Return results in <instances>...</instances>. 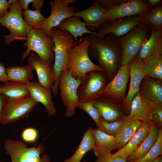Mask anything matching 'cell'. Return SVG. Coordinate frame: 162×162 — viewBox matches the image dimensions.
Listing matches in <instances>:
<instances>
[{
    "label": "cell",
    "instance_id": "cell-1",
    "mask_svg": "<svg viewBox=\"0 0 162 162\" xmlns=\"http://www.w3.org/2000/svg\"><path fill=\"white\" fill-rule=\"evenodd\" d=\"M89 37V54L104 70L109 82L122 65V50L118 38L111 34L102 38L90 34Z\"/></svg>",
    "mask_w": 162,
    "mask_h": 162
},
{
    "label": "cell",
    "instance_id": "cell-2",
    "mask_svg": "<svg viewBox=\"0 0 162 162\" xmlns=\"http://www.w3.org/2000/svg\"><path fill=\"white\" fill-rule=\"evenodd\" d=\"M50 32L54 43V63L52 65V71L55 82L52 90L54 96H56L58 94L60 75L65 68L68 51L76 46L78 43L67 31L53 27Z\"/></svg>",
    "mask_w": 162,
    "mask_h": 162
},
{
    "label": "cell",
    "instance_id": "cell-3",
    "mask_svg": "<svg viewBox=\"0 0 162 162\" xmlns=\"http://www.w3.org/2000/svg\"><path fill=\"white\" fill-rule=\"evenodd\" d=\"M90 37L86 36L76 46L68 52L65 69L75 78L83 79L89 72L94 71H105L98 64L94 63L89 56Z\"/></svg>",
    "mask_w": 162,
    "mask_h": 162
},
{
    "label": "cell",
    "instance_id": "cell-4",
    "mask_svg": "<svg viewBox=\"0 0 162 162\" xmlns=\"http://www.w3.org/2000/svg\"><path fill=\"white\" fill-rule=\"evenodd\" d=\"M9 8L8 14L0 19V24L7 28L10 33L0 36L3 37L4 41L6 44L16 41H26L32 28L25 21L18 1L11 4Z\"/></svg>",
    "mask_w": 162,
    "mask_h": 162
},
{
    "label": "cell",
    "instance_id": "cell-5",
    "mask_svg": "<svg viewBox=\"0 0 162 162\" xmlns=\"http://www.w3.org/2000/svg\"><path fill=\"white\" fill-rule=\"evenodd\" d=\"M4 145L11 162H51L46 154H43L45 150L43 143L28 147L27 144L21 141L8 139L5 140Z\"/></svg>",
    "mask_w": 162,
    "mask_h": 162
},
{
    "label": "cell",
    "instance_id": "cell-6",
    "mask_svg": "<svg viewBox=\"0 0 162 162\" xmlns=\"http://www.w3.org/2000/svg\"><path fill=\"white\" fill-rule=\"evenodd\" d=\"M150 34L149 25L142 22L124 36L118 38L122 50V65L130 63L136 56Z\"/></svg>",
    "mask_w": 162,
    "mask_h": 162
},
{
    "label": "cell",
    "instance_id": "cell-7",
    "mask_svg": "<svg viewBox=\"0 0 162 162\" xmlns=\"http://www.w3.org/2000/svg\"><path fill=\"white\" fill-rule=\"evenodd\" d=\"M22 46L26 47L27 49L22 56V62L30 55L32 51L35 52L38 56L45 61L52 62L54 59L53 39L40 28H32L26 42Z\"/></svg>",
    "mask_w": 162,
    "mask_h": 162
},
{
    "label": "cell",
    "instance_id": "cell-8",
    "mask_svg": "<svg viewBox=\"0 0 162 162\" xmlns=\"http://www.w3.org/2000/svg\"><path fill=\"white\" fill-rule=\"evenodd\" d=\"M82 79L74 77L66 69L61 72L59 77L58 89L62 101L65 106L66 117L74 116L79 103L77 90Z\"/></svg>",
    "mask_w": 162,
    "mask_h": 162
},
{
    "label": "cell",
    "instance_id": "cell-9",
    "mask_svg": "<svg viewBox=\"0 0 162 162\" xmlns=\"http://www.w3.org/2000/svg\"><path fill=\"white\" fill-rule=\"evenodd\" d=\"M108 82L105 71H94L88 73L77 90L79 103L93 101L101 97Z\"/></svg>",
    "mask_w": 162,
    "mask_h": 162
},
{
    "label": "cell",
    "instance_id": "cell-10",
    "mask_svg": "<svg viewBox=\"0 0 162 162\" xmlns=\"http://www.w3.org/2000/svg\"><path fill=\"white\" fill-rule=\"evenodd\" d=\"M38 103L30 97L16 99L6 98L1 124H10L21 118L28 117Z\"/></svg>",
    "mask_w": 162,
    "mask_h": 162
},
{
    "label": "cell",
    "instance_id": "cell-11",
    "mask_svg": "<svg viewBox=\"0 0 162 162\" xmlns=\"http://www.w3.org/2000/svg\"><path fill=\"white\" fill-rule=\"evenodd\" d=\"M141 21V16L138 15L106 22L96 32L97 36L102 38L111 34L117 38L123 37L138 26Z\"/></svg>",
    "mask_w": 162,
    "mask_h": 162
},
{
    "label": "cell",
    "instance_id": "cell-12",
    "mask_svg": "<svg viewBox=\"0 0 162 162\" xmlns=\"http://www.w3.org/2000/svg\"><path fill=\"white\" fill-rule=\"evenodd\" d=\"M130 77V63L121 65L107 84L103 95L115 102L122 103L126 96V90Z\"/></svg>",
    "mask_w": 162,
    "mask_h": 162
},
{
    "label": "cell",
    "instance_id": "cell-13",
    "mask_svg": "<svg viewBox=\"0 0 162 162\" xmlns=\"http://www.w3.org/2000/svg\"><path fill=\"white\" fill-rule=\"evenodd\" d=\"M50 4V15L34 28H40L48 36L52 37L51 28L56 27L64 19L74 16L76 11L75 7L66 5L63 0L51 1Z\"/></svg>",
    "mask_w": 162,
    "mask_h": 162
},
{
    "label": "cell",
    "instance_id": "cell-14",
    "mask_svg": "<svg viewBox=\"0 0 162 162\" xmlns=\"http://www.w3.org/2000/svg\"><path fill=\"white\" fill-rule=\"evenodd\" d=\"M150 9L142 0H127L106 10L105 22L136 15L142 16Z\"/></svg>",
    "mask_w": 162,
    "mask_h": 162
},
{
    "label": "cell",
    "instance_id": "cell-15",
    "mask_svg": "<svg viewBox=\"0 0 162 162\" xmlns=\"http://www.w3.org/2000/svg\"><path fill=\"white\" fill-rule=\"evenodd\" d=\"M130 65V82L129 89L122 103L123 109L127 116L130 113L133 99L136 94L139 92L141 82L146 76L142 68L141 62L136 57L131 61Z\"/></svg>",
    "mask_w": 162,
    "mask_h": 162
},
{
    "label": "cell",
    "instance_id": "cell-16",
    "mask_svg": "<svg viewBox=\"0 0 162 162\" xmlns=\"http://www.w3.org/2000/svg\"><path fill=\"white\" fill-rule=\"evenodd\" d=\"M155 104L138 92L133 99L130 113L126 118L129 120H138L142 122H153Z\"/></svg>",
    "mask_w": 162,
    "mask_h": 162
},
{
    "label": "cell",
    "instance_id": "cell-17",
    "mask_svg": "<svg viewBox=\"0 0 162 162\" xmlns=\"http://www.w3.org/2000/svg\"><path fill=\"white\" fill-rule=\"evenodd\" d=\"M102 118L108 122H112L125 118L126 116L123 110L115 102L102 95L93 101Z\"/></svg>",
    "mask_w": 162,
    "mask_h": 162
},
{
    "label": "cell",
    "instance_id": "cell-18",
    "mask_svg": "<svg viewBox=\"0 0 162 162\" xmlns=\"http://www.w3.org/2000/svg\"><path fill=\"white\" fill-rule=\"evenodd\" d=\"M28 62L35 70L38 82L42 86L52 89L55 82L52 62L44 60L33 53L29 57Z\"/></svg>",
    "mask_w": 162,
    "mask_h": 162
},
{
    "label": "cell",
    "instance_id": "cell-19",
    "mask_svg": "<svg viewBox=\"0 0 162 162\" xmlns=\"http://www.w3.org/2000/svg\"><path fill=\"white\" fill-rule=\"evenodd\" d=\"M30 97L34 100L42 104L48 115H55L56 109L52 99V89L41 85L38 82L31 81L27 84Z\"/></svg>",
    "mask_w": 162,
    "mask_h": 162
},
{
    "label": "cell",
    "instance_id": "cell-20",
    "mask_svg": "<svg viewBox=\"0 0 162 162\" xmlns=\"http://www.w3.org/2000/svg\"><path fill=\"white\" fill-rule=\"evenodd\" d=\"M149 26L150 30L149 37L135 57L140 61L153 56L162 55V30L151 25Z\"/></svg>",
    "mask_w": 162,
    "mask_h": 162
},
{
    "label": "cell",
    "instance_id": "cell-21",
    "mask_svg": "<svg viewBox=\"0 0 162 162\" xmlns=\"http://www.w3.org/2000/svg\"><path fill=\"white\" fill-rule=\"evenodd\" d=\"M95 143L92 150L97 157L110 155L112 151L117 148L114 136L109 135L97 128L93 129Z\"/></svg>",
    "mask_w": 162,
    "mask_h": 162
},
{
    "label": "cell",
    "instance_id": "cell-22",
    "mask_svg": "<svg viewBox=\"0 0 162 162\" xmlns=\"http://www.w3.org/2000/svg\"><path fill=\"white\" fill-rule=\"evenodd\" d=\"M92 6L83 10L76 11L74 16L82 18L90 29H98L105 22L106 10L92 1Z\"/></svg>",
    "mask_w": 162,
    "mask_h": 162
},
{
    "label": "cell",
    "instance_id": "cell-23",
    "mask_svg": "<svg viewBox=\"0 0 162 162\" xmlns=\"http://www.w3.org/2000/svg\"><path fill=\"white\" fill-rule=\"evenodd\" d=\"M153 122H143L134 135L123 147L112 155L127 159L147 136Z\"/></svg>",
    "mask_w": 162,
    "mask_h": 162
},
{
    "label": "cell",
    "instance_id": "cell-24",
    "mask_svg": "<svg viewBox=\"0 0 162 162\" xmlns=\"http://www.w3.org/2000/svg\"><path fill=\"white\" fill-rule=\"evenodd\" d=\"M139 93L155 104L162 105V81L145 76L140 83Z\"/></svg>",
    "mask_w": 162,
    "mask_h": 162
},
{
    "label": "cell",
    "instance_id": "cell-25",
    "mask_svg": "<svg viewBox=\"0 0 162 162\" xmlns=\"http://www.w3.org/2000/svg\"><path fill=\"white\" fill-rule=\"evenodd\" d=\"M86 27V24L81 21L80 17L74 16L64 19L56 28L69 32L78 43V38L82 37L84 34H89L97 36L96 32L89 30Z\"/></svg>",
    "mask_w": 162,
    "mask_h": 162
},
{
    "label": "cell",
    "instance_id": "cell-26",
    "mask_svg": "<svg viewBox=\"0 0 162 162\" xmlns=\"http://www.w3.org/2000/svg\"><path fill=\"white\" fill-rule=\"evenodd\" d=\"M160 128L154 122L148 135L138 147L127 158V162L138 160L146 155L158 140Z\"/></svg>",
    "mask_w": 162,
    "mask_h": 162
},
{
    "label": "cell",
    "instance_id": "cell-27",
    "mask_svg": "<svg viewBox=\"0 0 162 162\" xmlns=\"http://www.w3.org/2000/svg\"><path fill=\"white\" fill-rule=\"evenodd\" d=\"M33 67L28 64L22 66H10L6 68L8 81L28 84L34 78Z\"/></svg>",
    "mask_w": 162,
    "mask_h": 162
},
{
    "label": "cell",
    "instance_id": "cell-28",
    "mask_svg": "<svg viewBox=\"0 0 162 162\" xmlns=\"http://www.w3.org/2000/svg\"><path fill=\"white\" fill-rule=\"evenodd\" d=\"M93 128L89 127L84 132L82 140L76 151L70 158L65 159L64 162H80L84 155L92 150L95 143L92 134Z\"/></svg>",
    "mask_w": 162,
    "mask_h": 162
},
{
    "label": "cell",
    "instance_id": "cell-29",
    "mask_svg": "<svg viewBox=\"0 0 162 162\" xmlns=\"http://www.w3.org/2000/svg\"><path fill=\"white\" fill-rule=\"evenodd\" d=\"M142 123L138 120H128L114 136L118 148L120 149L127 143Z\"/></svg>",
    "mask_w": 162,
    "mask_h": 162
},
{
    "label": "cell",
    "instance_id": "cell-30",
    "mask_svg": "<svg viewBox=\"0 0 162 162\" xmlns=\"http://www.w3.org/2000/svg\"><path fill=\"white\" fill-rule=\"evenodd\" d=\"M2 94L6 98L16 99L30 97L27 84L18 82H8L0 85Z\"/></svg>",
    "mask_w": 162,
    "mask_h": 162
},
{
    "label": "cell",
    "instance_id": "cell-31",
    "mask_svg": "<svg viewBox=\"0 0 162 162\" xmlns=\"http://www.w3.org/2000/svg\"><path fill=\"white\" fill-rule=\"evenodd\" d=\"M141 62L146 76L162 81V55L149 57Z\"/></svg>",
    "mask_w": 162,
    "mask_h": 162
},
{
    "label": "cell",
    "instance_id": "cell-32",
    "mask_svg": "<svg viewBox=\"0 0 162 162\" xmlns=\"http://www.w3.org/2000/svg\"><path fill=\"white\" fill-rule=\"evenodd\" d=\"M142 22L152 26L159 29L162 30V5L150 9L141 16Z\"/></svg>",
    "mask_w": 162,
    "mask_h": 162
},
{
    "label": "cell",
    "instance_id": "cell-33",
    "mask_svg": "<svg viewBox=\"0 0 162 162\" xmlns=\"http://www.w3.org/2000/svg\"><path fill=\"white\" fill-rule=\"evenodd\" d=\"M22 16L26 22L32 28H35L46 18L41 14L40 10H32L28 9L22 11Z\"/></svg>",
    "mask_w": 162,
    "mask_h": 162
},
{
    "label": "cell",
    "instance_id": "cell-34",
    "mask_svg": "<svg viewBox=\"0 0 162 162\" xmlns=\"http://www.w3.org/2000/svg\"><path fill=\"white\" fill-rule=\"evenodd\" d=\"M128 120L126 118L122 120L109 122L102 118L98 129L107 134L114 136Z\"/></svg>",
    "mask_w": 162,
    "mask_h": 162
},
{
    "label": "cell",
    "instance_id": "cell-35",
    "mask_svg": "<svg viewBox=\"0 0 162 162\" xmlns=\"http://www.w3.org/2000/svg\"><path fill=\"white\" fill-rule=\"evenodd\" d=\"M162 154V129L160 128L158 137L155 144L148 152L142 158L130 162H146Z\"/></svg>",
    "mask_w": 162,
    "mask_h": 162
},
{
    "label": "cell",
    "instance_id": "cell-36",
    "mask_svg": "<svg viewBox=\"0 0 162 162\" xmlns=\"http://www.w3.org/2000/svg\"><path fill=\"white\" fill-rule=\"evenodd\" d=\"M93 101L88 100L79 103L78 107L85 111L90 116L98 128L102 118L98 110L94 105Z\"/></svg>",
    "mask_w": 162,
    "mask_h": 162
},
{
    "label": "cell",
    "instance_id": "cell-37",
    "mask_svg": "<svg viewBox=\"0 0 162 162\" xmlns=\"http://www.w3.org/2000/svg\"><path fill=\"white\" fill-rule=\"evenodd\" d=\"M21 136L22 140L24 142L29 143L34 142L38 139V133L35 128H28L23 130Z\"/></svg>",
    "mask_w": 162,
    "mask_h": 162
},
{
    "label": "cell",
    "instance_id": "cell-38",
    "mask_svg": "<svg viewBox=\"0 0 162 162\" xmlns=\"http://www.w3.org/2000/svg\"><path fill=\"white\" fill-rule=\"evenodd\" d=\"M126 1L127 0H94L92 1L97 3L102 8L107 10Z\"/></svg>",
    "mask_w": 162,
    "mask_h": 162
},
{
    "label": "cell",
    "instance_id": "cell-39",
    "mask_svg": "<svg viewBox=\"0 0 162 162\" xmlns=\"http://www.w3.org/2000/svg\"><path fill=\"white\" fill-rule=\"evenodd\" d=\"M153 122L159 128L162 126V105L155 104L152 115Z\"/></svg>",
    "mask_w": 162,
    "mask_h": 162
},
{
    "label": "cell",
    "instance_id": "cell-40",
    "mask_svg": "<svg viewBox=\"0 0 162 162\" xmlns=\"http://www.w3.org/2000/svg\"><path fill=\"white\" fill-rule=\"evenodd\" d=\"M95 162H127L126 159L119 156H114L112 154L109 156L97 157Z\"/></svg>",
    "mask_w": 162,
    "mask_h": 162
},
{
    "label": "cell",
    "instance_id": "cell-41",
    "mask_svg": "<svg viewBox=\"0 0 162 162\" xmlns=\"http://www.w3.org/2000/svg\"><path fill=\"white\" fill-rule=\"evenodd\" d=\"M16 0H0V19L5 16L8 13L9 5Z\"/></svg>",
    "mask_w": 162,
    "mask_h": 162
},
{
    "label": "cell",
    "instance_id": "cell-42",
    "mask_svg": "<svg viewBox=\"0 0 162 162\" xmlns=\"http://www.w3.org/2000/svg\"><path fill=\"white\" fill-rule=\"evenodd\" d=\"M143 2L149 8L152 9L162 5V0H142Z\"/></svg>",
    "mask_w": 162,
    "mask_h": 162
},
{
    "label": "cell",
    "instance_id": "cell-43",
    "mask_svg": "<svg viewBox=\"0 0 162 162\" xmlns=\"http://www.w3.org/2000/svg\"><path fill=\"white\" fill-rule=\"evenodd\" d=\"M8 81L6 68L4 64L0 62V82L5 83Z\"/></svg>",
    "mask_w": 162,
    "mask_h": 162
},
{
    "label": "cell",
    "instance_id": "cell-44",
    "mask_svg": "<svg viewBox=\"0 0 162 162\" xmlns=\"http://www.w3.org/2000/svg\"><path fill=\"white\" fill-rule=\"evenodd\" d=\"M44 2L43 0H32V9H41Z\"/></svg>",
    "mask_w": 162,
    "mask_h": 162
},
{
    "label": "cell",
    "instance_id": "cell-45",
    "mask_svg": "<svg viewBox=\"0 0 162 162\" xmlns=\"http://www.w3.org/2000/svg\"><path fill=\"white\" fill-rule=\"evenodd\" d=\"M32 0H19L18 1L19 5L22 11L28 9L29 4L31 3Z\"/></svg>",
    "mask_w": 162,
    "mask_h": 162
},
{
    "label": "cell",
    "instance_id": "cell-46",
    "mask_svg": "<svg viewBox=\"0 0 162 162\" xmlns=\"http://www.w3.org/2000/svg\"><path fill=\"white\" fill-rule=\"evenodd\" d=\"M6 101L5 97L3 95H0V124H1V116L3 110V108Z\"/></svg>",
    "mask_w": 162,
    "mask_h": 162
},
{
    "label": "cell",
    "instance_id": "cell-47",
    "mask_svg": "<svg viewBox=\"0 0 162 162\" xmlns=\"http://www.w3.org/2000/svg\"><path fill=\"white\" fill-rule=\"evenodd\" d=\"M64 4L67 5H69L72 3H74L78 2V0H63Z\"/></svg>",
    "mask_w": 162,
    "mask_h": 162
},
{
    "label": "cell",
    "instance_id": "cell-48",
    "mask_svg": "<svg viewBox=\"0 0 162 162\" xmlns=\"http://www.w3.org/2000/svg\"><path fill=\"white\" fill-rule=\"evenodd\" d=\"M161 156V155L159 156L156 158L146 162H159L160 158Z\"/></svg>",
    "mask_w": 162,
    "mask_h": 162
},
{
    "label": "cell",
    "instance_id": "cell-49",
    "mask_svg": "<svg viewBox=\"0 0 162 162\" xmlns=\"http://www.w3.org/2000/svg\"><path fill=\"white\" fill-rule=\"evenodd\" d=\"M159 162H162V155L160 156V160H159Z\"/></svg>",
    "mask_w": 162,
    "mask_h": 162
},
{
    "label": "cell",
    "instance_id": "cell-50",
    "mask_svg": "<svg viewBox=\"0 0 162 162\" xmlns=\"http://www.w3.org/2000/svg\"><path fill=\"white\" fill-rule=\"evenodd\" d=\"M0 94H2V91H1V88L0 87Z\"/></svg>",
    "mask_w": 162,
    "mask_h": 162
},
{
    "label": "cell",
    "instance_id": "cell-51",
    "mask_svg": "<svg viewBox=\"0 0 162 162\" xmlns=\"http://www.w3.org/2000/svg\"><path fill=\"white\" fill-rule=\"evenodd\" d=\"M82 162H87V161H86L85 160V161H83Z\"/></svg>",
    "mask_w": 162,
    "mask_h": 162
},
{
    "label": "cell",
    "instance_id": "cell-52",
    "mask_svg": "<svg viewBox=\"0 0 162 162\" xmlns=\"http://www.w3.org/2000/svg\"></svg>",
    "mask_w": 162,
    "mask_h": 162
}]
</instances>
